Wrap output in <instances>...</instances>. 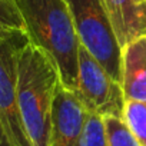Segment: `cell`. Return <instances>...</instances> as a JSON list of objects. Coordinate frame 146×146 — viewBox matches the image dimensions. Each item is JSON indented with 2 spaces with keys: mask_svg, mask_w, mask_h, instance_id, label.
I'll list each match as a JSON object with an SVG mask.
<instances>
[{
  "mask_svg": "<svg viewBox=\"0 0 146 146\" xmlns=\"http://www.w3.org/2000/svg\"><path fill=\"white\" fill-rule=\"evenodd\" d=\"M89 115L78 95L60 83L52 109L49 146H80Z\"/></svg>",
  "mask_w": 146,
  "mask_h": 146,
  "instance_id": "6",
  "label": "cell"
},
{
  "mask_svg": "<svg viewBox=\"0 0 146 146\" xmlns=\"http://www.w3.org/2000/svg\"><path fill=\"white\" fill-rule=\"evenodd\" d=\"M79 100L89 113L99 116L122 117L125 96L119 82L80 44L78 88L75 90Z\"/></svg>",
  "mask_w": 146,
  "mask_h": 146,
  "instance_id": "5",
  "label": "cell"
},
{
  "mask_svg": "<svg viewBox=\"0 0 146 146\" xmlns=\"http://www.w3.org/2000/svg\"><path fill=\"white\" fill-rule=\"evenodd\" d=\"M122 47L146 35V3L142 0H100Z\"/></svg>",
  "mask_w": 146,
  "mask_h": 146,
  "instance_id": "8",
  "label": "cell"
},
{
  "mask_svg": "<svg viewBox=\"0 0 146 146\" xmlns=\"http://www.w3.org/2000/svg\"><path fill=\"white\" fill-rule=\"evenodd\" d=\"M29 42L26 30L0 27V117L12 146H33L17 103V62L22 49Z\"/></svg>",
  "mask_w": 146,
  "mask_h": 146,
  "instance_id": "4",
  "label": "cell"
},
{
  "mask_svg": "<svg viewBox=\"0 0 146 146\" xmlns=\"http://www.w3.org/2000/svg\"><path fill=\"white\" fill-rule=\"evenodd\" d=\"M122 119L140 145L146 146V100H125Z\"/></svg>",
  "mask_w": 146,
  "mask_h": 146,
  "instance_id": "9",
  "label": "cell"
},
{
  "mask_svg": "<svg viewBox=\"0 0 146 146\" xmlns=\"http://www.w3.org/2000/svg\"><path fill=\"white\" fill-rule=\"evenodd\" d=\"M60 78L52 59L27 43L17 62V103L33 146H49L52 109Z\"/></svg>",
  "mask_w": 146,
  "mask_h": 146,
  "instance_id": "2",
  "label": "cell"
},
{
  "mask_svg": "<svg viewBox=\"0 0 146 146\" xmlns=\"http://www.w3.org/2000/svg\"><path fill=\"white\" fill-rule=\"evenodd\" d=\"M120 86L125 100H146V35L122 47Z\"/></svg>",
  "mask_w": 146,
  "mask_h": 146,
  "instance_id": "7",
  "label": "cell"
},
{
  "mask_svg": "<svg viewBox=\"0 0 146 146\" xmlns=\"http://www.w3.org/2000/svg\"><path fill=\"white\" fill-rule=\"evenodd\" d=\"M80 44L120 83L122 46L100 0H66Z\"/></svg>",
  "mask_w": 146,
  "mask_h": 146,
  "instance_id": "3",
  "label": "cell"
},
{
  "mask_svg": "<svg viewBox=\"0 0 146 146\" xmlns=\"http://www.w3.org/2000/svg\"><path fill=\"white\" fill-rule=\"evenodd\" d=\"M30 43L42 49L57 69L60 83L78 88L80 42L66 0H16Z\"/></svg>",
  "mask_w": 146,
  "mask_h": 146,
  "instance_id": "1",
  "label": "cell"
},
{
  "mask_svg": "<svg viewBox=\"0 0 146 146\" xmlns=\"http://www.w3.org/2000/svg\"><path fill=\"white\" fill-rule=\"evenodd\" d=\"M109 146H142L119 116H103Z\"/></svg>",
  "mask_w": 146,
  "mask_h": 146,
  "instance_id": "10",
  "label": "cell"
},
{
  "mask_svg": "<svg viewBox=\"0 0 146 146\" xmlns=\"http://www.w3.org/2000/svg\"><path fill=\"white\" fill-rule=\"evenodd\" d=\"M80 146H109L106 126L103 117L90 113L80 139Z\"/></svg>",
  "mask_w": 146,
  "mask_h": 146,
  "instance_id": "11",
  "label": "cell"
},
{
  "mask_svg": "<svg viewBox=\"0 0 146 146\" xmlns=\"http://www.w3.org/2000/svg\"><path fill=\"white\" fill-rule=\"evenodd\" d=\"M0 146H12L9 135H7V130L5 127V123H3L2 117H0Z\"/></svg>",
  "mask_w": 146,
  "mask_h": 146,
  "instance_id": "13",
  "label": "cell"
},
{
  "mask_svg": "<svg viewBox=\"0 0 146 146\" xmlns=\"http://www.w3.org/2000/svg\"><path fill=\"white\" fill-rule=\"evenodd\" d=\"M142 2H145V3H146V0H142Z\"/></svg>",
  "mask_w": 146,
  "mask_h": 146,
  "instance_id": "14",
  "label": "cell"
},
{
  "mask_svg": "<svg viewBox=\"0 0 146 146\" xmlns=\"http://www.w3.org/2000/svg\"><path fill=\"white\" fill-rule=\"evenodd\" d=\"M0 27L26 30L25 20L16 0H0Z\"/></svg>",
  "mask_w": 146,
  "mask_h": 146,
  "instance_id": "12",
  "label": "cell"
}]
</instances>
